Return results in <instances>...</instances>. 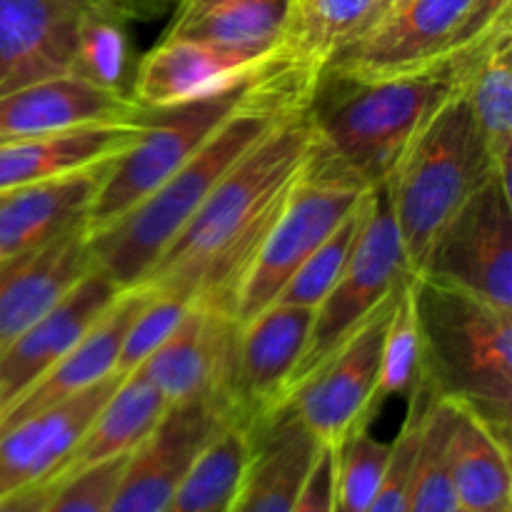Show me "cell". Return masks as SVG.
I'll list each match as a JSON object with an SVG mask.
<instances>
[{"mask_svg": "<svg viewBox=\"0 0 512 512\" xmlns=\"http://www.w3.org/2000/svg\"><path fill=\"white\" fill-rule=\"evenodd\" d=\"M493 178L498 173L473 110L465 95L455 90L420 130L388 180L405 270L410 275L423 270L430 245L460 205Z\"/></svg>", "mask_w": 512, "mask_h": 512, "instance_id": "cell-5", "label": "cell"}, {"mask_svg": "<svg viewBox=\"0 0 512 512\" xmlns=\"http://www.w3.org/2000/svg\"><path fill=\"white\" fill-rule=\"evenodd\" d=\"M55 488H58V480H43V483L25 485L13 493L0 495V512H43Z\"/></svg>", "mask_w": 512, "mask_h": 512, "instance_id": "cell-40", "label": "cell"}, {"mask_svg": "<svg viewBox=\"0 0 512 512\" xmlns=\"http://www.w3.org/2000/svg\"><path fill=\"white\" fill-rule=\"evenodd\" d=\"M410 278L413 275H405L403 283H400L398 293H395L393 313H390L388 328H385L380 383L378 395H375L378 408H383L385 400L390 398L410 400L425 385L418 315H415Z\"/></svg>", "mask_w": 512, "mask_h": 512, "instance_id": "cell-33", "label": "cell"}, {"mask_svg": "<svg viewBox=\"0 0 512 512\" xmlns=\"http://www.w3.org/2000/svg\"><path fill=\"white\" fill-rule=\"evenodd\" d=\"M123 375L80 390L73 398L28 415L0 430V495L25 485L53 480L73 455L85 430L98 415Z\"/></svg>", "mask_w": 512, "mask_h": 512, "instance_id": "cell-18", "label": "cell"}, {"mask_svg": "<svg viewBox=\"0 0 512 512\" xmlns=\"http://www.w3.org/2000/svg\"><path fill=\"white\" fill-rule=\"evenodd\" d=\"M150 0H0V95L70 73L83 20L98 8H123L133 18Z\"/></svg>", "mask_w": 512, "mask_h": 512, "instance_id": "cell-12", "label": "cell"}, {"mask_svg": "<svg viewBox=\"0 0 512 512\" xmlns=\"http://www.w3.org/2000/svg\"><path fill=\"white\" fill-rule=\"evenodd\" d=\"M148 295L150 293L143 285L123 290L115 298V303L105 310L103 318L0 415V430L50 408V405L73 398L80 390H88L108 380L110 375H118L115 368H118L125 330H128L135 313L143 308Z\"/></svg>", "mask_w": 512, "mask_h": 512, "instance_id": "cell-22", "label": "cell"}, {"mask_svg": "<svg viewBox=\"0 0 512 512\" xmlns=\"http://www.w3.org/2000/svg\"><path fill=\"white\" fill-rule=\"evenodd\" d=\"M140 110L130 93L100 88L70 73L55 75L0 95V145L133 120Z\"/></svg>", "mask_w": 512, "mask_h": 512, "instance_id": "cell-19", "label": "cell"}, {"mask_svg": "<svg viewBox=\"0 0 512 512\" xmlns=\"http://www.w3.org/2000/svg\"><path fill=\"white\" fill-rule=\"evenodd\" d=\"M188 308L190 303H183V300L173 298V295L150 293L148 300L143 303V308L135 313L128 330H125L115 373L128 375L133 373V370H138L140 365L165 343V338L178 328V323L183 320Z\"/></svg>", "mask_w": 512, "mask_h": 512, "instance_id": "cell-37", "label": "cell"}, {"mask_svg": "<svg viewBox=\"0 0 512 512\" xmlns=\"http://www.w3.org/2000/svg\"><path fill=\"white\" fill-rule=\"evenodd\" d=\"M90 270L93 258L85 225L43 248L0 258V350L48 313Z\"/></svg>", "mask_w": 512, "mask_h": 512, "instance_id": "cell-21", "label": "cell"}, {"mask_svg": "<svg viewBox=\"0 0 512 512\" xmlns=\"http://www.w3.org/2000/svg\"><path fill=\"white\" fill-rule=\"evenodd\" d=\"M320 448L285 403L248 430V460L230 512H293Z\"/></svg>", "mask_w": 512, "mask_h": 512, "instance_id": "cell-20", "label": "cell"}, {"mask_svg": "<svg viewBox=\"0 0 512 512\" xmlns=\"http://www.w3.org/2000/svg\"><path fill=\"white\" fill-rule=\"evenodd\" d=\"M398 288L290 390L288 405L325 448H335L355 430L370 428L378 415L375 395L383 338Z\"/></svg>", "mask_w": 512, "mask_h": 512, "instance_id": "cell-9", "label": "cell"}, {"mask_svg": "<svg viewBox=\"0 0 512 512\" xmlns=\"http://www.w3.org/2000/svg\"><path fill=\"white\" fill-rule=\"evenodd\" d=\"M228 423L208 398L168 408L148 440L125 458L105 512H163L200 450Z\"/></svg>", "mask_w": 512, "mask_h": 512, "instance_id": "cell-14", "label": "cell"}, {"mask_svg": "<svg viewBox=\"0 0 512 512\" xmlns=\"http://www.w3.org/2000/svg\"><path fill=\"white\" fill-rule=\"evenodd\" d=\"M123 8H98L83 20L70 75L108 90L130 93V38Z\"/></svg>", "mask_w": 512, "mask_h": 512, "instance_id": "cell-32", "label": "cell"}, {"mask_svg": "<svg viewBox=\"0 0 512 512\" xmlns=\"http://www.w3.org/2000/svg\"><path fill=\"white\" fill-rule=\"evenodd\" d=\"M418 275L512 310V195L498 178L480 185L433 240Z\"/></svg>", "mask_w": 512, "mask_h": 512, "instance_id": "cell-10", "label": "cell"}, {"mask_svg": "<svg viewBox=\"0 0 512 512\" xmlns=\"http://www.w3.org/2000/svg\"><path fill=\"white\" fill-rule=\"evenodd\" d=\"M425 385L510 445L512 310L413 275Z\"/></svg>", "mask_w": 512, "mask_h": 512, "instance_id": "cell-4", "label": "cell"}, {"mask_svg": "<svg viewBox=\"0 0 512 512\" xmlns=\"http://www.w3.org/2000/svg\"><path fill=\"white\" fill-rule=\"evenodd\" d=\"M165 413H168V403L160 390L145 378L143 370L138 368L123 375L108 400L100 405L98 415L85 430L78 448L65 460L53 480L70 478L105 460L130 455L143 440H148V435H153Z\"/></svg>", "mask_w": 512, "mask_h": 512, "instance_id": "cell-26", "label": "cell"}, {"mask_svg": "<svg viewBox=\"0 0 512 512\" xmlns=\"http://www.w3.org/2000/svg\"><path fill=\"white\" fill-rule=\"evenodd\" d=\"M368 193L363 195L353 213L313 250L308 260L298 268V273L288 280L283 293L278 295L275 303L288 305H303V308L315 310L320 300L330 293L335 280L343 275L345 265H348L350 255H353L355 240H358L360 228H363L365 213H368Z\"/></svg>", "mask_w": 512, "mask_h": 512, "instance_id": "cell-35", "label": "cell"}, {"mask_svg": "<svg viewBox=\"0 0 512 512\" xmlns=\"http://www.w3.org/2000/svg\"><path fill=\"white\" fill-rule=\"evenodd\" d=\"M310 325L313 310L288 303L268 305L240 323L228 423L248 433L288 403Z\"/></svg>", "mask_w": 512, "mask_h": 512, "instance_id": "cell-11", "label": "cell"}, {"mask_svg": "<svg viewBox=\"0 0 512 512\" xmlns=\"http://www.w3.org/2000/svg\"><path fill=\"white\" fill-rule=\"evenodd\" d=\"M458 90L448 60L403 75H363L325 65L305 95L313 133L360 183H388L420 130Z\"/></svg>", "mask_w": 512, "mask_h": 512, "instance_id": "cell-3", "label": "cell"}, {"mask_svg": "<svg viewBox=\"0 0 512 512\" xmlns=\"http://www.w3.org/2000/svg\"><path fill=\"white\" fill-rule=\"evenodd\" d=\"M240 323L225 310L193 300L178 328L140 365L168 408L208 398L228 420Z\"/></svg>", "mask_w": 512, "mask_h": 512, "instance_id": "cell-13", "label": "cell"}, {"mask_svg": "<svg viewBox=\"0 0 512 512\" xmlns=\"http://www.w3.org/2000/svg\"><path fill=\"white\" fill-rule=\"evenodd\" d=\"M123 293L98 268L80 278L53 308L0 350V415L48 373Z\"/></svg>", "mask_w": 512, "mask_h": 512, "instance_id": "cell-17", "label": "cell"}, {"mask_svg": "<svg viewBox=\"0 0 512 512\" xmlns=\"http://www.w3.org/2000/svg\"><path fill=\"white\" fill-rule=\"evenodd\" d=\"M368 190L315 138L268 235L235 288L230 315L245 323L273 305L300 265L353 213Z\"/></svg>", "mask_w": 512, "mask_h": 512, "instance_id": "cell-6", "label": "cell"}, {"mask_svg": "<svg viewBox=\"0 0 512 512\" xmlns=\"http://www.w3.org/2000/svg\"><path fill=\"white\" fill-rule=\"evenodd\" d=\"M458 512H465V510H458Z\"/></svg>", "mask_w": 512, "mask_h": 512, "instance_id": "cell-43", "label": "cell"}, {"mask_svg": "<svg viewBox=\"0 0 512 512\" xmlns=\"http://www.w3.org/2000/svg\"><path fill=\"white\" fill-rule=\"evenodd\" d=\"M380 3L383 0H293L283 58L313 83L315 73L373 23Z\"/></svg>", "mask_w": 512, "mask_h": 512, "instance_id": "cell-29", "label": "cell"}, {"mask_svg": "<svg viewBox=\"0 0 512 512\" xmlns=\"http://www.w3.org/2000/svg\"><path fill=\"white\" fill-rule=\"evenodd\" d=\"M248 460V433L225 423L175 488L163 512H230Z\"/></svg>", "mask_w": 512, "mask_h": 512, "instance_id": "cell-30", "label": "cell"}, {"mask_svg": "<svg viewBox=\"0 0 512 512\" xmlns=\"http://www.w3.org/2000/svg\"><path fill=\"white\" fill-rule=\"evenodd\" d=\"M405 275L410 273L405 270L390 188L388 183H378L370 188L368 213L343 275L313 310V325L293 385L328 358L398 288Z\"/></svg>", "mask_w": 512, "mask_h": 512, "instance_id": "cell-8", "label": "cell"}, {"mask_svg": "<svg viewBox=\"0 0 512 512\" xmlns=\"http://www.w3.org/2000/svg\"><path fill=\"white\" fill-rule=\"evenodd\" d=\"M305 103L285 113L215 183L143 288L183 303L205 300L230 313V300L268 235L290 183L313 148Z\"/></svg>", "mask_w": 512, "mask_h": 512, "instance_id": "cell-1", "label": "cell"}, {"mask_svg": "<svg viewBox=\"0 0 512 512\" xmlns=\"http://www.w3.org/2000/svg\"><path fill=\"white\" fill-rule=\"evenodd\" d=\"M108 163L0 193V258L43 248L88 220Z\"/></svg>", "mask_w": 512, "mask_h": 512, "instance_id": "cell-23", "label": "cell"}, {"mask_svg": "<svg viewBox=\"0 0 512 512\" xmlns=\"http://www.w3.org/2000/svg\"><path fill=\"white\" fill-rule=\"evenodd\" d=\"M140 133H143V110L133 120L83 125L65 133L3 143L0 145V193L108 163L125 153L140 138Z\"/></svg>", "mask_w": 512, "mask_h": 512, "instance_id": "cell-24", "label": "cell"}, {"mask_svg": "<svg viewBox=\"0 0 512 512\" xmlns=\"http://www.w3.org/2000/svg\"><path fill=\"white\" fill-rule=\"evenodd\" d=\"M290 15L293 0H178L165 35L275 58L283 55Z\"/></svg>", "mask_w": 512, "mask_h": 512, "instance_id": "cell-25", "label": "cell"}, {"mask_svg": "<svg viewBox=\"0 0 512 512\" xmlns=\"http://www.w3.org/2000/svg\"><path fill=\"white\" fill-rule=\"evenodd\" d=\"M268 73L245 80L223 93L210 95V98L168 105V108H143V133L125 153L110 160L103 183L88 210V220H85L88 233H95L128 213L145 195L153 193L165 178H170L180 165L188 163L208 143L210 135L240 105L248 103L250 95Z\"/></svg>", "mask_w": 512, "mask_h": 512, "instance_id": "cell-7", "label": "cell"}, {"mask_svg": "<svg viewBox=\"0 0 512 512\" xmlns=\"http://www.w3.org/2000/svg\"><path fill=\"white\" fill-rule=\"evenodd\" d=\"M393 440H378L370 428L350 433L333 448V512H365L373 503L385 468H388Z\"/></svg>", "mask_w": 512, "mask_h": 512, "instance_id": "cell-34", "label": "cell"}, {"mask_svg": "<svg viewBox=\"0 0 512 512\" xmlns=\"http://www.w3.org/2000/svg\"><path fill=\"white\" fill-rule=\"evenodd\" d=\"M150 3H163V0H150Z\"/></svg>", "mask_w": 512, "mask_h": 512, "instance_id": "cell-42", "label": "cell"}, {"mask_svg": "<svg viewBox=\"0 0 512 512\" xmlns=\"http://www.w3.org/2000/svg\"><path fill=\"white\" fill-rule=\"evenodd\" d=\"M433 398L435 393L430 390V385H423V388L408 400V413H405V420L403 425H400L398 435L393 438V453H390L383 483H380L373 503H370V508L365 512H405V505H408L410 473H413L415 450H418L420 440V428H423L425 410H428L430 400Z\"/></svg>", "mask_w": 512, "mask_h": 512, "instance_id": "cell-36", "label": "cell"}, {"mask_svg": "<svg viewBox=\"0 0 512 512\" xmlns=\"http://www.w3.org/2000/svg\"><path fill=\"white\" fill-rule=\"evenodd\" d=\"M125 458L128 455H120V458L93 465L83 473L58 480V488L43 512H105Z\"/></svg>", "mask_w": 512, "mask_h": 512, "instance_id": "cell-38", "label": "cell"}, {"mask_svg": "<svg viewBox=\"0 0 512 512\" xmlns=\"http://www.w3.org/2000/svg\"><path fill=\"white\" fill-rule=\"evenodd\" d=\"M455 405L435 395L425 410L408 485L405 512H458L453 470H450V430Z\"/></svg>", "mask_w": 512, "mask_h": 512, "instance_id": "cell-31", "label": "cell"}, {"mask_svg": "<svg viewBox=\"0 0 512 512\" xmlns=\"http://www.w3.org/2000/svg\"><path fill=\"white\" fill-rule=\"evenodd\" d=\"M512 28L500 30L463 68L458 90L468 100L495 173L510 185L512 153Z\"/></svg>", "mask_w": 512, "mask_h": 512, "instance_id": "cell-28", "label": "cell"}, {"mask_svg": "<svg viewBox=\"0 0 512 512\" xmlns=\"http://www.w3.org/2000/svg\"><path fill=\"white\" fill-rule=\"evenodd\" d=\"M473 0H400L328 65L363 75H403L433 68L448 50Z\"/></svg>", "mask_w": 512, "mask_h": 512, "instance_id": "cell-15", "label": "cell"}, {"mask_svg": "<svg viewBox=\"0 0 512 512\" xmlns=\"http://www.w3.org/2000/svg\"><path fill=\"white\" fill-rule=\"evenodd\" d=\"M308 88V80L290 65L265 75L248 103L240 105L188 163L180 165L128 213L88 233L93 268L108 275L120 290L143 285L160 255L188 225L215 183L285 113L305 103Z\"/></svg>", "mask_w": 512, "mask_h": 512, "instance_id": "cell-2", "label": "cell"}, {"mask_svg": "<svg viewBox=\"0 0 512 512\" xmlns=\"http://www.w3.org/2000/svg\"><path fill=\"white\" fill-rule=\"evenodd\" d=\"M283 63H288L283 55L263 58L203 40L165 35L135 68L130 95L140 108H168L223 93Z\"/></svg>", "mask_w": 512, "mask_h": 512, "instance_id": "cell-16", "label": "cell"}, {"mask_svg": "<svg viewBox=\"0 0 512 512\" xmlns=\"http://www.w3.org/2000/svg\"><path fill=\"white\" fill-rule=\"evenodd\" d=\"M450 470L458 510L512 512L510 445L458 405L450 430Z\"/></svg>", "mask_w": 512, "mask_h": 512, "instance_id": "cell-27", "label": "cell"}, {"mask_svg": "<svg viewBox=\"0 0 512 512\" xmlns=\"http://www.w3.org/2000/svg\"><path fill=\"white\" fill-rule=\"evenodd\" d=\"M395 3H400V0H383V3H380V8H378V15H375V20H378L380 15L385 13V10H390V8H393ZM375 20H373V23H375ZM373 23H370V25H373ZM370 25H368V28H370ZM368 28H365V30H368Z\"/></svg>", "mask_w": 512, "mask_h": 512, "instance_id": "cell-41", "label": "cell"}, {"mask_svg": "<svg viewBox=\"0 0 512 512\" xmlns=\"http://www.w3.org/2000/svg\"><path fill=\"white\" fill-rule=\"evenodd\" d=\"M333 448H320L293 512H333Z\"/></svg>", "mask_w": 512, "mask_h": 512, "instance_id": "cell-39", "label": "cell"}]
</instances>
